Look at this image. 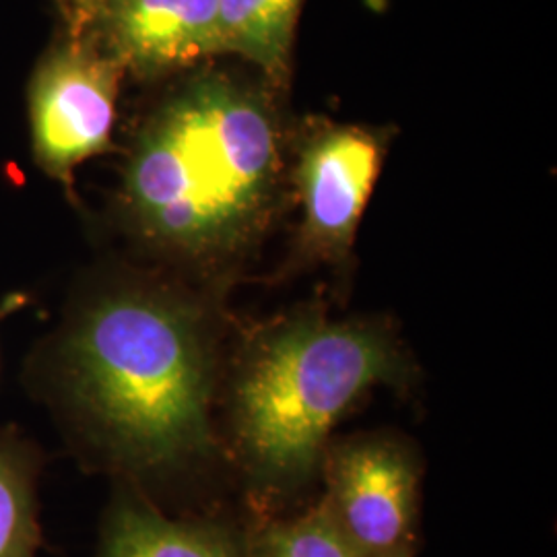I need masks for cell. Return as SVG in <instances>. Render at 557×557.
Returning a JSON list of instances; mask_svg holds the SVG:
<instances>
[{"label":"cell","instance_id":"5","mask_svg":"<svg viewBox=\"0 0 557 557\" xmlns=\"http://www.w3.org/2000/svg\"><path fill=\"white\" fill-rule=\"evenodd\" d=\"M320 504L361 557H413L418 524V469L397 444H345L326 462Z\"/></svg>","mask_w":557,"mask_h":557},{"label":"cell","instance_id":"8","mask_svg":"<svg viewBox=\"0 0 557 557\" xmlns=\"http://www.w3.org/2000/svg\"><path fill=\"white\" fill-rule=\"evenodd\" d=\"M96 557H246V535L218 520L168 518L122 490L103 517Z\"/></svg>","mask_w":557,"mask_h":557},{"label":"cell","instance_id":"1","mask_svg":"<svg viewBox=\"0 0 557 557\" xmlns=\"http://www.w3.org/2000/svg\"><path fill=\"white\" fill-rule=\"evenodd\" d=\"M48 370L66 419L116 469L170 473L211 446L213 347L184 296L126 285L83 301Z\"/></svg>","mask_w":557,"mask_h":557},{"label":"cell","instance_id":"7","mask_svg":"<svg viewBox=\"0 0 557 557\" xmlns=\"http://www.w3.org/2000/svg\"><path fill=\"white\" fill-rule=\"evenodd\" d=\"M106 17L122 66L158 71L225 52L220 0H116Z\"/></svg>","mask_w":557,"mask_h":557},{"label":"cell","instance_id":"6","mask_svg":"<svg viewBox=\"0 0 557 557\" xmlns=\"http://www.w3.org/2000/svg\"><path fill=\"white\" fill-rule=\"evenodd\" d=\"M379 140L359 128H333L308 145L299 161L304 232L320 255L349 250L379 178Z\"/></svg>","mask_w":557,"mask_h":557},{"label":"cell","instance_id":"12","mask_svg":"<svg viewBox=\"0 0 557 557\" xmlns=\"http://www.w3.org/2000/svg\"><path fill=\"white\" fill-rule=\"evenodd\" d=\"M64 7V17L71 23L73 36L77 38L81 32L94 21L106 17L116 0H60Z\"/></svg>","mask_w":557,"mask_h":557},{"label":"cell","instance_id":"3","mask_svg":"<svg viewBox=\"0 0 557 557\" xmlns=\"http://www.w3.org/2000/svg\"><path fill=\"white\" fill-rule=\"evenodd\" d=\"M393 337L376 324L304 312L267 331L234 391L239 450L264 490L312 475L333 425L363 393L400 379Z\"/></svg>","mask_w":557,"mask_h":557},{"label":"cell","instance_id":"2","mask_svg":"<svg viewBox=\"0 0 557 557\" xmlns=\"http://www.w3.org/2000/svg\"><path fill=\"white\" fill-rule=\"evenodd\" d=\"M277 140L259 101L209 83L143 137L126 200L147 238L186 255L232 250L264 211Z\"/></svg>","mask_w":557,"mask_h":557},{"label":"cell","instance_id":"4","mask_svg":"<svg viewBox=\"0 0 557 557\" xmlns=\"http://www.w3.org/2000/svg\"><path fill=\"white\" fill-rule=\"evenodd\" d=\"M122 64L71 44L46 60L32 85L34 153L52 178L71 186L81 161L110 145Z\"/></svg>","mask_w":557,"mask_h":557},{"label":"cell","instance_id":"9","mask_svg":"<svg viewBox=\"0 0 557 557\" xmlns=\"http://www.w3.org/2000/svg\"><path fill=\"white\" fill-rule=\"evenodd\" d=\"M40 467L32 442L17 432L0 430V557H38Z\"/></svg>","mask_w":557,"mask_h":557},{"label":"cell","instance_id":"11","mask_svg":"<svg viewBox=\"0 0 557 557\" xmlns=\"http://www.w3.org/2000/svg\"><path fill=\"white\" fill-rule=\"evenodd\" d=\"M246 557H361L324 506L294 518L267 520L246 535Z\"/></svg>","mask_w":557,"mask_h":557},{"label":"cell","instance_id":"10","mask_svg":"<svg viewBox=\"0 0 557 557\" xmlns=\"http://www.w3.org/2000/svg\"><path fill=\"white\" fill-rule=\"evenodd\" d=\"M301 0H220L225 50L267 71L283 69Z\"/></svg>","mask_w":557,"mask_h":557}]
</instances>
